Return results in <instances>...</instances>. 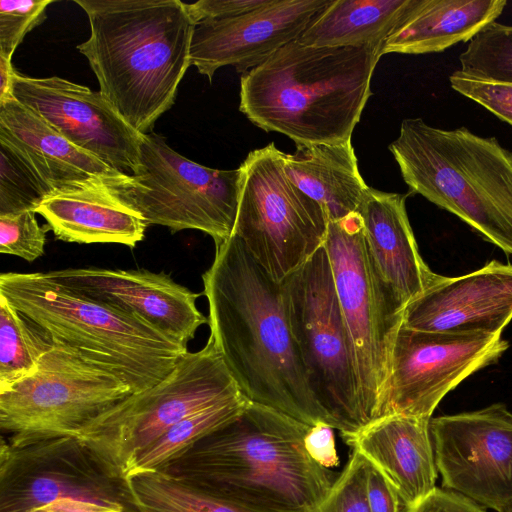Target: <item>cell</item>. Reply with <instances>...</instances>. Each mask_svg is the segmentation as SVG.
Returning <instances> with one entry per match:
<instances>
[{
	"label": "cell",
	"instance_id": "13",
	"mask_svg": "<svg viewBox=\"0 0 512 512\" xmlns=\"http://www.w3.org/2000/svg\"><path fill=\"white\" fill-rule=\"evenodd\" d=\"M132 393L115 374L52 343L33 372L0 391V428L9 437H78Z\"/></svg>",
	"mask_w": 512,
	"mask_h": 512
},
{
	"label": "cell",
	"instance_id": "18",
	"mask_svg": "<svg viewBox=\"0 0 512 512\" xmlns=\"http://www.w3.org/2000/svg\"><path fill=\"white\" fill-rule=\"evenodd\" d=\"M331 1L272 0L239 16L200 21L192 34L190 64L210 82L224 66L244 74L298 39Z\"/></svg>",
	"mask_w": 512,
	"mask_h": 512
},
{
	"label": "cell",
	"instance_id": "26",
	"mask_svg": "<svg viewBox=\"0 0 512 512\" xmlns=\"http://www.w3.org/2000/svg\"><path fill=\"white\" fill-rule=\"evenodd\" d=\"M414 3L415 0H332L298 40L314 47H383Z\"/></svg>",
	"mask_w": 512,
	"mask_h": 512
},
{
	"label": "cell",
	"instance_id": "40",
	"mask_svg": "<svg viewBox=\"0 0 512 512\" xmlns=\"http://www.w3.org/2000/svg\"><path fill=\"white\" fill-rule=\"evenodd\" d=\"M14 72L11 59L0 55V100L11 96Z\"/></svg>",
	"mask_w": 512,
	"mask_h": 512
},
{
	"label": "cell",
	"instance_id": "37",
	"mask_svg": "<svg viewBox=\"0 0 512 512\" xmlns=\"http://www.w3.org/2000/svg\"><path fill=\"white\" fill-rule=\"evenodd\" d=\"M366 496L370 512H401L405 504L389 480L368 462Z\"/></svg>",
	"mask_w": 512,
	"mask_h": 512
},
{
	"label": "cell",
	"instance_id": "39",
	"mask_svg": "<svg viewBox=\"0 0 512 512\" xmlns=\"http://www.w3.org/2000/svg\"><path fill=\"white\" fill-rule=\"evenodd\" d=\"M333 430L326 424H317L311 426L305 439L309 455L327 469L337 466L339 462Z\"/></svg>",
	"mask_w": 512,
	"mask_h": 512
},
{
	"label": "cell",
	"instance_id": "7",
	"mask_svg": "<svg viewBox=\"0 0 512 512\" xmlns=\"http://www.w3.org/2000/svg\"><path fill=\"white\" fill-rule=\"evenodd\" d=\"M0 512H139L128 481L75 436L0 446Z\"/></svg>",
	"mask_w": 512,
	"mask_h": 512
},
{
	"label": "cell",
	"instance_id": "14",
	"mask_svg": "<svg viewBox=\"0 0 512 512\" xmlns=\"http://www.w3.org/2000/svg\"><path fill=\"white\" fill-rule=\"evenodd\" d=\"M508 347L501 334L428 332L401 325L376 419L403 415L430 420L446 394L497 362Z\"/></svg>",
	"mask_w": 512,
	"mask_h": 512
},
{
	"label": "cell",
	"instance_id": "3",
	"mask_svg": "<svg viewBox=\"0 0 512 512\" xmlns=\"http://www.w3.org/2000/svg\"><path fill=\"white\" fill-rule=\"evenodd\" d=\"M90 23L77 46L100 92L140 134L175 102L195 22L180 0H74Z\"/></svg>",
	"mask_w": 512,
	"mask_h": 512
},
{
	"label": "cell",
	"instance_id": "16",
	"mask_svg": "<svg viewBox=\"0 0 512 512\" xmlns=\"http://www.w3.org/2000/svg\"><path fill=\"white\" fill-rule=\"evenodd\" d=\"M11 95L78 148L120 173H135L140 133L100 91L57 76L31 78L15 71Z\"/></svg>",
	"mask_w": 512,
	"mask_h": 512
},
{
	"label": "cell",
	"instance_id": "2",
	"mask_svg": "<svg viewBox=\"0 0 512 512\" xmlns=\"http://www.w3.org/2000/svg\"><path fill=\"white\" fill-rule=\"evenodd\" d=\"M310 428L276 409L250 402L239 416L160 471L247 508L313 512L335 479L306 449Z\"/></svg>",
	"mask_w": 512,
	"mask_h": 512
},
{
	"label": "cell",
	"instance_id": "34",
	"mask_svg": "<svg viewBox=\"0 0 512 512\" xmlns=\"http://www.w3.org/2000/svg\"><path fill=\"white\" fill-rule=\"evenodd\" d=\"M54 0L0 1V55L11 59L25 35L46 19Z\"/></svg>",
	"mask_w": 512,
	"mask_h": 512
},
{
	"label": "cell",
	"instance_id": "38",
	"mask_svg": "<svg viewBox=\"0 0 512 512\" xmlns=\"http://www.w3.org/2000/svg\"><path fill=\"white\" fill-rule=\"evenodd\" d=\"M401 512H486L467 497L444 488H435L414 505H405Z\"/></svg>",
	"mask_w": 512,
	"mask_h": 512
},
{
	"label": "cell",
	"instance_id": "12",
	"mask_svg": "<svg viewBox=\"0 0 512 512\" xmlns=\"http://www.w3.org/2000/svg\"><path fill=\"white\" fill-rule=\"evenodd\" d=\"M284 156L271 142L250 151L239 166L240 193L232 233L277 281L324 245L330 222L324 209L288 178Z\"/></svg>",
	"mask_w": 512,
	"mask_h": 512
},
{
	"label": "cell",
	"instance_id": "24",
	"mask_svg": "<svg viewBox=\"0 0 512 512\" xmlns=\"http://www.w3.org/2000/svg\"><path fill=\"white\" fill-rule=\"evenodd\" d=\"M506 0H415L385 40L381 54L442 52L470 41L503 12Z\"/></svg>",
	"mask_w": 512,
	"mask_h": 512
},
{
	"label": "cell",
	"instance_id": "1",
	"mask_svg": "<svg viewBox=\"0 0 512 512\" xmlns=\"http://www.w3.org/2000/svg\"><path fill=\"white\" fill-rule=\"evenodd\" d=\"M210 338L241 392L310 426L328 419L309 387L292 333L282 281L231 235L215 244L203 273Z\"/></svg>",
	"mask_w": 512,
	"mask_h": 512
},
{
	"label": "cell",
	"instance_id": "31",
	"mask_svg": "<svg viewBox=\"0 0 512 512\" xmlns=\"http://www.w3.org/2000/svg\"><path fill=\"white\" fill-rule=\"evenodd\" d=\"M50 195L37 175L0 142V215L35 211Z\"/></svg>",
	"mask_w": 512,
	"mask_h": 512
},
{
	"label": "cell",
	"instance_id": "15",
	"mask_svg": "<svg viewBox=\"0 0 512 512\" xmlns=\"http://www.w3.org/2000/svg\"><path fill=\"white\" fill-rule=\"evenodd\" d=\"M442 488L484 509L512 512V412L502 403L431 418Z\"/></svg>",
	"mask_w": 512,
	"mask_h": 512
},
{
	"label": "cell",
	"instance_id": "29",
	"mask_svg": "<svg viewBox=\"0 0 512 512\" xmlns=\"http://www.w3.org/2000/svg\"><path fill=\"white\" fill-rule=\"evenodd\" d=\"M52 343L0 295V391L29 375Z\"/></svg>",
	"mask_w": 512,
	"mask_h": 512
},
{
	"label": "cell",
	"instance_id": "22",
	"mask_svg": "<svg viewBox=\"0 0 512 512\" xmlns=\"http://www.w3.org/2000/svg\"><path fill=\"white\" fill-rule=\"evenodd\" d=\"M430 420L403 415L385 416L343 439L380 470L403 503L411 506L436 488L438 471Z\"/></svg>",
	"mask_w": 512,
	"mask_h": 512
},
{
	"label": "cell",
	"instance_id": "8",
	"mask_svg": "<svg viewBox=\"0 0 512 512\" xmlns=\"http://www.w3.org/2000/svg\"><path fill=\"white\" fill-rule=\"evenodd\" d=\"M241 173L240 167L219 170L200 165L149 132L140 134L135 173L121 174L103 185L147 225L165 226L172 233L199 230L218 244L233 233Z\"/></svg>",
	"mask_w": 512,
	"mask_h": 512
},
{
	"label": "cell",
	"instance_id": "33",
	"mask_svg": "<svg viewBox=\"0 0 512 512\" xmlns=\"http://www.w3.org/2000/svg\"><path fill=\"white\" fill-rule=\"evenodd\" d=\"M35 211L0 215V253L33 262L44 254L48 226H40Z\"/></svg>",
	"mask_w": 512,
	"mask_h": 512
},
{
	"label": "cell",
	"instance_id": "5",
	"mask_svg": "<svg viewBox=\"0 0 512 512\" xmlns=\"http://www.w3.org/2000/svg\"><path fill=\"white\" fill-rule=\"evenodd\" d=\"M389 150L410 193L456 215L512 254V152L495 137L407 118Z\"/></svg>",
	"mask_w": 512,
	"mask_h": 512
},
{
	"label": "cell",
	"instance_id": "32",
	"mask_svg": "<svg viewBox=\"0 0 512 512\" xmlns=\"http://www.w3.org/2000/svg\"><path fill=\"white\" fill-rule=\"evenodd\" d=\"M367 466L366 458L353 449L329 493L313 512H370L366 496Z\"/></svg>",
	"mask_w": 512,
	"mask_h": 512
},
{
	"label": "cell",
	"instance_id": "25",
	"mask_svg": "<svg viewBox=\"0 0 512 512\" xmlns=\"http://www.w3.org/2000/svg\"><path fill=\"white\" fill-rule=\"evenodd\" d=\"M284 170L291 182L316 201L330 221L357 213L368 189L350 141L298 145L284 156Z\"/></svg>",
	"mask_w": 512,
	"mask_h": 512
},
{
	"label": "cell",
	"instance_id": "6",
	"mask_svg": "<svg viewBox=\"0 0 512 512\" xmlns=\"http://www.w3.org/2000/svg\"><path fill=\"white\" fill-rule=\"evenodd\" d=\"M0 295L50 342L115 374L133 393L163 380L188 352L142 320L88 299L44 272L2 273Z\"/></svg>",
	"mask_w": 512,
	"mask_h": 512
},
{
	"label": "cell",
	"instance_id": "28",
	"mask_svg": "<svg viewBox=\"0 0 512 512\" xmlns=\"http://www.w3.org/2000/svg\"><path fill=\"white\" fill-rule=\"evenodd\" d=\"M127 481L139 512H267L235 504L160 470Z\"/></svg>",
	"mask_w": 512,
	"mask_h": 512
},
{
	"label": "cell",
	"instance_id": "10",
	"mask_svg": "<svg viewBox=\"0 0 512 512\" xmlns=\"http://www.w3.org/2000/svg\"><path fill=\"white\" fill-rule=\"evenodd\" d=\"M243 394L209 337L160 382L112 406L78 435L126 478L136 458L187 416Z\"/></svg>",
	"mask_w": 512,
	"mask_h": 512
},
{
	"label": "cell",
	"instance_id": "21",
	"mask_svg": "<svg viewBox=\"0 0 512 512\" xmlns=\"http://www.w3.org/2000/svg\"><path fill=\"white\" fill-rule=\"evenodd\" d=\"M408 195L368 187L357 211L374 267L404 310L439 277L420 255L406 210Z\"/></svg>",
	"mask_w": 512,
	"mask_h": 512
},
{
	"label": "cell",
	"instance_id": "30",
	"mask_svg": "<svg viewBox=\"0 0 512 512\" xmlns=\"http://www.w3.org/2000/svg\"><path fill=\"white\" fill-rule=\"evenodd\" d=\"M467 77L512 84V25L493 21L484 26L460 54Z\"/></svg>",
	"mask_w": 512,
	"mask_h": 512
},
{
	"label": "cell",
	"instance_id": "35",
	"mask_svg": "<svg viewBox=\"0 0 512 512\" xmlns=\"http://www.w3.org/2000/svg\"><path fill=\"white\" fill-rule=\"evenodd\" d=\"M449 83L453 90L512 125V84L473 79L459 69L449 76Z\"/></svg>",
	"mask_w": 512,
	"mask_h": 512
},
{
	"label": "cell",
	"instance_id": "19",
	"mask_svg": "<svg viewBox=\"0 0 512 512\" xmlns=\"http://www.w3.org/2000/svg\"><path fill=\"white\" fill-rule=\"evenodd\" d=\"M511 320L512 264L492 260L465 275H439L406 307L402 325L418 331L495 335Z\"/></svg>",
	"mask_w": 512,
	"mask_h": 512
},
{
	"label": "cell",
	"instance_id": "20",
	"mask_svg": "<svg viewBox=\"0 0 512 512\" xmlns=\"http://www.w3.org/2000/svg\"><path fill=\"white\" fill-rule=\"evenodd\" d=\"M0 142L7 145L52 194L120 176L78 148L12 95L0 100Z\"/></svg>",
	"mask_w": 512,
	"mask_h": 512
},
{
	"label": "cell",
	"instance_id": "17",
	"mask_svg": "<svg viewBox=\"0 0 512 512\" xmlns=\"http://www.w3.org/2000/svg\"><path fill=\"white\" fill-rule=\"evenodd\" d=\"M44 273L88 299L142 320L185 347L208 322L196 306L201 294L164 272L81 267Z\"/></svg>",
	"mask_w": 512,
	"mask_h": 512
},
{
	"label": "cell",
	"instance_id": "9",
	"mask_svg": "<svg viewBox=\"0 0 512 512\" xmlns=\"http://www.w3.org/2000/svg\"><path fill=\"white\" fill-rule=\"evenodd\" d=\"M287 313L309 387L342 437L367 423L350 336L324 245L282 280Z\"/></svg>",
	"mask_w": 512,
	"mask_h": 512
},
{
	"label": "cell",
	"instance_id": "36",
	"mask_svg": "<svg viewBox=\"0 0 512 512\" xmlns=\"http://www.w3.org/2000/svg\"><path fill=\"white\" fill-rule=\"evenodd\" d=\"M272 0H200L187 4V10L196 23L204 20L239 16L270 4Z\"/></svg>",
	"mask_w": 512,
	"mask_h": 512
},
{
	"label": "cell",
	"instance_id": "4",
	"mask_svg": "<svg viewBox=\"0 0 512 512\" xmlns=\"http://www.w3.org/2000/svg\"><path fill=\"white\" fill-rule=\"evenodd\" d=\"M382 46L314 47L298 39L240 78L239 110L295 145L351 140L372 95Z\"/></svg>",
	"mask_w": 512,
	"mask_h": 512
},
{
	"label": "cell",
	"instance_id": "11",
	"mask_svg": "<svg viewBox=\"0 0 512 512\" xmlns=\"http://www.w3.org/2000/svg\"><path fill=\"white\" fill-rule=\"evenodd\" d=\"M324 247L352 344L368 424L377 418L386 393L392 349L405 310L374 267L358 213L330 221Z\"/></svg>",
	"mask_w": 512,
	"mask_h": 512
},
{
	"label": "cell",
	"instance_id": "23",
	"mask_svg": "<svg viewBox=\"0 0 512 512\" xmlns=\"http://www.w3.org/2000/svg\"><path fill=\"white\" fill-rule=\"evenodd\" d=\"M56 239L79 244L116 243L134 248L145 237L142 216L103 185L58 192L35 210Z\"/></svg>",
	"mask_w": 512,
	"mask_h": 512
},
{
	"label": "cell",
	"instance_id": "27",
	"mask_svg": "<svg viewBox=\"0 0 512 512\" xmlns=\"http://www.w3.org/2000/svg\"><path fill=\"white\" fill-rule=\"evenodd\" d=\"M249 403L244 394H239L182 419L136 458L126 478L160 470L197 441L239 416Z\"/></svg>",
	"mask_w": 512,
	"mask_h": 512
}]
</instances>
